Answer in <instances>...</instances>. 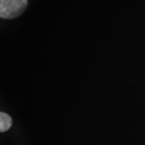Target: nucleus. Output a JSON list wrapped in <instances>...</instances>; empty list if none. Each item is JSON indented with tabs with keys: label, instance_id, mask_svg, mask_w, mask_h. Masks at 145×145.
I'll list each match as a JSON object with an SVG mask.
<instances>
[{
	"label": "nucleus",
	"instance_id": "2",
	"mask_svg": "<svg viewBox=\"0 0 145 145\" xmlns=\"http://www.w3.org/2000/svg\"><path fill=\"white\" fill-rule=\"evenodd\" d=\"M12 124V119L10 116L6 113H0V131L4 132L9 130Z\"/></svg>",
	"mask_w": 145,
	"mask_h": 145
},
{
	"label": "nucleus",
	"instance_id": "1",
	"mask_svg": "<svg viewBox=\"0 0 145 145\" xmlns=\"http://www.w3.org/2000/svg\"><path fill=\"white\" fill-rule=\"evenodd\" d=\"M27 6V0H0V16L9 20L20 16Z\"/></svg>",
	"mask_w": 145,
	"mask_h": 145
}]
</instances>
